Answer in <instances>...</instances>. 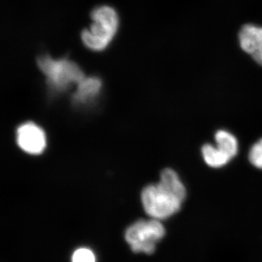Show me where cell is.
<instances>
[{
  "instance_id": "cell-1",
  "label": "cell",
  "mask_w": 262,
  "mask_h": 262,
  "mask_svg": "<svg viewBox=\"0 0 262 262\" xmlns=\"http://www.w3.org/2000/svg\"><path fill=\"white\" fill-rule=\"evenodd\" d=\"M90 18L92 24L90 28L81 32V40L89 51L101 53L116 37L120 28V15L116 8L103 4L95 6L90 13Z\"/></svg>"
},
{
  "instance_id": "cell-2",
  "label": "cell",
  "mask_w": 262,
  "mask_h": 262,
  "mask_svg": "<svg viewBox=\"0 0 262 262\" xmlns=\"http://www.w3.org/2000/svg\"><path fill=\"white\" fill-rule=\"evenodd\" d=\"M36 61L46 77L48 87L53 93L64 92L85 77L80 66L68 56L54 58L47 53H41Z\"/></svg>"
},
{
  "instance_id": "cell-3",
  "label": "cell",
  "mask_w": 262,
  "mask_h": 262,
  "mask_svg": "<svg viewBox=\"0 0 262 262\" xmlns=\"http://www.w3.org/2000/svg\"><path fill=\"white\" fill-rule=\"evenodd\" d=\"M141 201L146 213L160 221L168 220L177 214L184 203L159 183L144 188L141 193Z\"/></svg>"
},
{
  "instance_id": "cell-4",
  "label": "cell",
  "mask_w": 262,
  "mask_h": 262,
  "mask_svg": "<svg viewBox=\"0 0 262 262\" xmlns=\"http://www.w3.org/2000/svg\"><path fill=\"white\" fill-rule=\"evenodd\" d=\"M165 233L161 221L151 219L138 221L127 228L125 236L134 253L152 254Z\"/></svg>"
},
{
  "instance_id": "cell-5",
  "label": "cell",
  "mask_w": 262,
  "mask_h": 262,
  "mask_svg": "<svg viewBox=\"0 0 262 262\" xmlns=\"http://www.w3.org/2000/svg\"><path fill=\"white\" fill-rule=\"evenodd\" d=\"M17 142L20 149L31 155H39L46 146L44 131L32 122H27L18 127Z\"/></svg>"
},
{
  "instance_id": "cell-6",
  "label": "cell",
  "mask_w": 262,
  "mask_h": 262,
  "mask_svg": "<svg viewBox=\"0 0 262 262\" xmlns=\"http://www.w3.org/2000/svg\"><path fill=\"white\" fill-rule=\"evenodd\" d=\"M239 39L241 48L262 66V27L244 26L239 32Z\"/></svg>"
},
{
  "instance_id": "cell-7",
  "label": "cell",
  "mask_w": 262,
  "mask_h": 262,
  "mask_svg": "<svg viewBox=\"0 0 262 262\" xmlns=\"http://www.w3.org/2000/svg\"><path fill=\"white\" fill-rule=\"evenodd\" d=\"M102 85V80L98 76L84 77L83 80L77 84V89L72 99L77 103H85L92 101L101 93Z\"/></svg>"
},
{
  "instance_id": "cell-8",
  "label": "cell",
  "mask_w": 262,
  "mask_h": 262,
  "mask_svg": "<svg viewBox=\"0 0 262 262\" xmlns=\"http://www.w3.org/2000/svg\"><path fill=\"white\" fill-rule=\"evenodd\" d=\"M159 184L169 192L173 193L183 202L187 198V188L177 171L172 168L164 169L160 173Z\"/></svg>"
},
{
  "instance_id": "cell-9",
  "label": "cell",
  "mask_w": 262,
  "mask_h": 262,
  "mask_svg": "<svg viewBox=\"0 0 262 262\" xmlns=\"http://www.w3.org/2000/svg\"><path fill=\"white\" fill-rule=\"evenodd\" d=\"M201 154L205 163L212 168H223L232 160L220 148L211 144L202 146Z\"/></svg>"
},
{
  "instance_id": "cell-10",
  "label": "cell",
  "mask_w": 262,
  "mask_h": 262,
  "mask_svg": "<svg viewBox=\"0 0 262 262\" xmlns=\"http://www.w3.org/2000/svg\"><path fill=\"white\" fill-rule=\"evenodd\" d=\"M214 139L215 145L229 155L232 159H233L238 153V141L232 133L222 129L217 130L215 134Z\"/></svg>"
},
{
  "instance_id": "cell-11",
  "label": "cell",
  "mask_w": 262,
  "mask_h": 262,
  "mask_svg": "<svg viewBox=\"0 0 262 262\" xmlns=\"http://www.w3.org/2000/svg\"><path fill=\"white\" fill-rule=\"evenodd\" d=\"M248 160L255 168L262 170V144L259 141L251 146L248 153Z\"/></svg>"
},
{
  "instance_id": "cell-12",
  "label": "cell",
  "mask_w": 262,
  "mask_h": 262,
  "mask_svg": "<svg viewBox=\"0 0 262 262\" xmlns=\"http://www.w3.org/2000/svg\"><path fill=\"white\" fill-rule=\"evenodd\" d=\"M72 262H96L94 253L88 248H80L74 253Z\"/></svg>"
},
{
  "instance_id": "cell-13",
  "label": "cell",
  "mask_w": 262,
  "mask_h": 262,
  "mask_svg": "<svg viewBox=\"0 0 262 262\" xmlns=\"http://www.w3.org/2000/svg\"><path fill=\"white\" fill-rule=\"evenodd\" d=\"M258 141H259V142L262 144V139H260V140Z\"/></svg>"
}]
</instances>
